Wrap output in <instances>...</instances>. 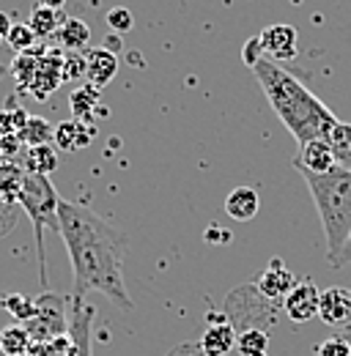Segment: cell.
<instances>
[{"mask_svg":"<svg viewBox=\"0 0 351 356\" xmlns=\"http://www.w3.org/2000/svg\"><path fill=\"white\" fill-rule=\"evenodd\" d=\"M58 233L66 244L75 271V299L88 291H99L116 307L132 310L130 291L124 282V255L130 238L80 203L58 200Z\"/></svg>","mask_w":351,"mask_h":356,"instance_id":"cell-1","label":"cell"},{"mask_svg":"<svg viewBox=\"0 0 351 356\" xmlns=\"http://www.w3.org/2000/svg\"><path fill=\"white\" fill-rule=\"evenodd\" d=\"M253 74L261 86L263 96L269 99L272 110L277 113L283 127L294 134V140L299 145H305L310 140L329 137L338 118L313 90H307L299 83V77H294L291 72H286L283 66H277L269 58H261L253 66Z\"/></svg>","mask_w":351,"mask_h":356,"instance_id":"cell-2","label":"cell"},{"mask_svg":"<svg viewBox=\"0 0 351 356\" xmlns=\"http://www.w3.org/2000/svg\"><path fill=\"white\" fill-rule=\"evenodd\" d=\"M315 200L318 217L327 236V261L335 264L351 236V168H335L332 173H302Z\"/></svg>","mask_w":351,"mask_h":356,"instance_id":"cell-3","label":"cell"},{"mask_svg":"<svg viewBox=\"0 0 351 356\" xmlns=\"http://www.w3.org/2000/svg\"><path fill=\"white\" fill-rule=\"evenodd\" d=\"M58 192L52 189L49 178L36 176V173H25L22 178V189H20V203L25 206L28 217L33 220L36 227V244L42 250L44 258V225H52L58 230Z\"/></svg>","mask_w":351,"mask_h":356,"instance_id":"cell-4","label":"cell"},{"mask_svg":"<svg viewBox=\"0 0 351 356\" xmlns=\"http://www.w3.org/2000/svg\"><path fill=\"white\" fill-rule=\"evenodd\" d=\"M63 318H66L63 315V299L55 296V293H44L42 299H36V315L25 323V329H28L31 340L44 346V343L55 340L58 334H66L63 332V326H66Z\"/></svg>","mask_w":351,"mask_h":356,"instance_id":"cell-5","label":"cell"},{"mask_svg":"<svg viewBox=\"0 0 351 356\" xmlns=\"http://www.w3.org/2000/svg\"><path fill=\"white\" fill-rule=\"evenodd\" d=\"M297 39H299L297 28H294V25H286V22L269 25V28H263L261 33H258L263 58H269V60H274V63H277V60H291V58H297Z\"/></svg>","mask_w":351,"mask_h":356,"instance_id":"cell-6","label":"cell"},{"mask_svg":"<svg viewBox=\"0 0 351 356\" xmlns=\"http://www.w3.org/2000/svg\"><path fill=\"white\" fill-rule=\"evenodd\" d=\"M318 302H321V291L315 288V282H297L294 291L283 299L286 315L294 323H307L313 318H318Z\"/></svg>","mask_w":351,"mask_h":356,"instance_id":"cell-7","label":"cell"},{"mask_svg":"<svg viewBox=\"0 0 351 356\" xmlns=\"http://www.w3.org/2000/svg\"><path fill=\"white\" fill-rule=\"evenodd\" d=\"M294 168L299 173H315V176H324V173H332L338 168L335 156H332V148L327 140H310L305 145H299V154L294 159Z\"/></svg>","mask_w":351,"mask_h":356,"instance_id":"cell-8","label":"cell"},{"mask_svg":"<svg viewBox=\"0 0 351 356\" xmlns=\"http://www.w3.org/2000/svg\"><path fill=\"white\" fill-rule=\"evenodd\" d=\"M318 318L327 326H351V291L349 288H327L321 291Z\"/></svg>","mask_w":351,"mask_h":356,"instance_id":"cell-9","label":"cell"},{"mask_svg":"<svg viewBox=\"0 0 351 356\" xmlns=\"http://www.w3.org/2000/svg\"><path fill=\"white\" fill-rule=\"evenodd\" d=\"M294 285H297V277L288 271V268L283 266L280 261H272V266L263 271L261 277H258V293H261L263 299H286L291 291H294Z\"/></svg>","mask_w":351,"mask_h":356,"instance_id":"cell-10","label":"cell"},{"mask_svg":"<svg viewBox=\"0 0 351 356\" xmlns=\"http://www.w3.org/2000/svg\"><path fill=\"white\" fill-rule=\"evenodd\" d=\"M118 72V58L116 52L110 49H91L86 58V77H88V86L93 88H104Z\"/></svg>","mask_w":351,"mask_h":356,"instance_id":"cell-11","label":"cell"},{"mask_svg":"<svg viewBox=\"0 0 351 356\" xmlns=\"http://www.w3.org/2000/svg\"><path fill=\"white\" fill-rule=\"evenodd\" d=\"M236 340H239V334H236V329H233L231 323L214 321V323L203 332V337H201V354L203 356L231 354V351L236 348Z\"/></svg>","mask_w":351,"mask_h":356,"instance_id":"cell-12","label":"cell"},{"mask_svg":"<svg viewBox=\"0 0 351 356\" xmlns=\"http://www.w3.org/2000/svg\"><path fill=\"white\" fill-rule=\"evenodd\" d=\"M261 209V197L253 186H236L225 197V214L236 222H250Z\"/></svg>","mask_w":351,"mask_h":356,"instance_id":"cell-13","label":"cell"},{"mask_svg":"<svg viewBox=\"0 0 351 356\" xmlns=\"http://www.w3.org/2000/svg\"><path fill=\"white\" fill-rule=\"evenodd\" d=\"M91 318H93V307L83 305V299H75L72 326H69V334L75 337V354L72 356H91Z\"/></svg>","mask_w":351,"mask_h":356,"instance_id":"cell-14","label":"cell"},{"mask_svg":"<svg viewBox=\"0 0 351 356\" xmlns=\"http://www.w3.org/2000/svg\"><path fill=\"white\" fill-rule=\"evenodd\" d=\"M31 346H33V340H31L25 326L8 323L0 329V351L6 356H25L31 351Z\"/></svg>","mask_w":351,"mask_h":356,"instance_id":"cell-15","label":"cell"},{"mask_svg":"<svg viewBox=\"0 0 351 356\" xmlns=\"http://www.w3.org/2000/svg\"><path fill=\"white\" fill-rule=\"evenodd\" d=\"M58 42L66 47V49H72V52H80V49H86L88 42H91V28H88L83 19H75V17H66L63 19V25L58 28Z\"/></svg>","mask_w":351,"mask_h":356,"instance_id":"cell-16","label":"cell"},{"mask_svg":"<svg viewBox=\"0 0 351 356\" xmlns=\"http://www.w3.org/2000/svg\"><path fill=\"white\" fill-rule=\"evenodd\" d=\"M329 148H332V156L341 168H351V124L346 121H338L335 129L327 137Z\"/></svg>","mask_w":351,"mask_h":356,"instance_id":"cell-17","label":"cell"},{"mask_svg":"<svg viewBox=\"0 0 351 356\" xmlns=\"http://www.w3.org/2000/svg\"><path fill=\"white\" fill-rule=\"evenodd\" d=\"M63 11H55V8H44V6H33V11H31V28H33V33L36 36H52V33H58V28L63 25Z\"/></svg>","mask_w":351,"mask_h":356,"instance_id":"cell-18","label":"cell"},{"mask_svg":"<svg viewBox=\"0 0 351 356\" xmlns=\"http://www.w3.org/2000/svg\"><path fill=\"white\" fill-rule=\"evenodd\" d=\"M58 148L63 151H75V148H83L91 140V132H83V121H63L58 129H55V137Z\"/></svg>","mask_w":351,"mask_h":356,"instance_id":"cell-19","label":"cell"},{"mask_svg":"<svg viewBox=\"0 0 351 356\" xmlns=\"http://www.w3.org/2000/svg\"><path fill=\"white\" fill-rule=\"evenodd\" d=\"M28 170L25 173H36V176H49L58 168V154L52 145H33L28 159H25Z\"/></svg>","mask_w":351,"mask_h":356,"instance_id":"cell-20","label":"cell"},{"mask_svg":"<svg viewBox=\"0 0 351 356\" xmlns=\"http://www.w3.org/2000/svg\"><path fill=\"white\" fill-rule=\"evenodd\" d=\"M17 137L25 140L28 145H49V140L55 137V129L44 118H28L25 127L17 132Z\"/></svg>","mask_w":351,"mask_h":356,"instance_id":"cell-21","label":"cell"},{"mask_svg":"<svg viewBox=\"0 0 351 356\" xmlns=\"http://www.w3.org/2000/svg\"><path fill=\"white\" fill-rule=\"evenodd\" d=\"M266 346H269V337L261 329H247L236 340V348L242 356H266Z\"/></svg>","mask_w":351,"mask_h":356,"instance_id":"cell-22","label":"cell"},{"mask_svg":"<svg viewBox=\"0 0 351 356\" xmlns=\"http://www.w3.org/2000/svg\"><path fill=\"white\" fill-rule=\"evenodd\" d=\"M36 33H33V28L31 25H25V22H14L11 25V31H8V36H6V44L11 47L14 52H31L33 44H36Z\"/></svg>","mask_w":351,"mask_h":356,"instance_id":"cell-23","label":"cell"},{"mask_svg":"<svg viewBox=\"0 0 351 356\" xmlns=\"http://www.w3.org/2000/svg\"><path fill=\"white\" fill-rule=\"evenodd\" d=\"M0 305H3L6 310L11 312L17 321H22V323H28V321L36 315V302H31L28 296H20V293H14V296L3 299Z\"/></svg>","mask_w":351,"mask_h":356,"instance_id":"cell-24","label":"cell"},{"mask_svg":"<svg viewBox=\"0 0 351 356\" xmlns=\"http://www.w3.org/2000/svg\"><path fill=\"white\" fill-rule=\"evenodd\" d=\"M96 90L93 86H86V88L75 90L72 93V110H75V121H83L86 124L88 118H91V113H88V104L91 102H96Z\"/></svg>","mask_w":351,"mask_h":356,"instance_id":"cell-25","label":"cell"},{"mask_svg":"<svg viewBox=\"0 0 351 356\" xmlns=\"http://www.w3.org/2000/svg\"><path fill=\"white\" fill-rule=\"evenodd\" d=\"M132 25H134V19H132V11H130V8L118 6V8L107 11V28H110L113 33H130Z\"/></svg>","mask_w":351,"mask_h":356,"instance_id":"cell-26","label":"cell"},{"mask_svg":"<svg viewBox=\"0 0 351 356\" xmlns=\"http://www.w3.org/2000/svg\"><path fill=\"white\" fill-rule=\"evenodd\" d=\"M318 356H351L346 334H335V337L324 340V343L318 346Z\"/></svg>","mask_w":351,"mask_h":356,"instance_id":"cell-27","label":"cell"},{"mask_svg":"<svg viewBox=\"0 0 351 356\" xmlns=\"http://www.w3.org/2000/svg\"><path fill=\"white\" fill-rule=\"evenodd\" d=\"M77 74H86V60H83V58H77V55H69V58L63 60V72H61V77L75 80Z\"/></svg>","mask_w":351,"mask_h":356,"instance_id":"cell-28","label":"cell"},{"mask_svg":"<svg viewBox=\"0 0 351 356\" xmlns=\"http://www.w3.org/2000/svg\"><path fill=\"white\" fill-rule=\"evenodd\" d=\"M263 58V49H261V42H258V36L256 39H250L247 44H244V63L253 69L258 60Z\"/></svg>","mask_w":351,"mask_h":356,"instance_id":"cell-29","label":"cell"},{"mask_svg":"<svg viewBox=\"0 0 351 356\" xmlns=\"http://www.w3.org/2000/svg\"><path fill=\"white\" fill-rule=\"evenodd\" d=\"M346 264H351V236H349V241L343 244V250H341V255H338V261H335L332 266L341 268V266H346Z\"/></svg>","mask_w":351,"mask_h":356,"instance_id":"cell-30","label":"cell"},{"mask_svg":"<svg viewBox=\"0 0 351 356\" xmlns=\"http://www.w3.org/2000/svg\"><path fill=\"white\" fill-rule=\"evenodd\" d=\"M11 19H8V14H3L0 11V44H6V36H8V31H11Z\"/></svg>","mask_w":351,"mask_h":356,"instance_id":"cell-31","label":"cell"},{"mask_svg":"<svg viewBox=\"0 0 351 356\" xmlns=\"http://www.w3.org/2000/svg\"><path fill=\"white\" fill-rule=\"evenodd\" d=\"M63 3H66V0H36V6H44V8H55V11H63Z\"/></svg>","mask_w":351,"mask_h":356,"instance_id":"cell-32","label":"cell"},{"mask_svg":"<svg viewBox=\"0 0 351 356\" xmlns=\"http://www.w3.org/2000/svg\"><path fill=\"white\" fill-rule=\"evenodd\" d=\"M346 340H349V348H351V332H349V334H346Z\"/></svg>","mask_w":351,"mask_h":356,"instance_id":"cell-33","label":"cell"}]
</instances>
